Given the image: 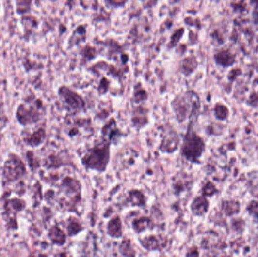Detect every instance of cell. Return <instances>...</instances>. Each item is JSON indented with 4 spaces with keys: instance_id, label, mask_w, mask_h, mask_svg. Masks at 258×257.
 Returning <instances> with one entry per match:
<instances>
[{
    "instance_id": "6da1fadb",
    "label": "cell",
    "mask_w": 258,
    "mask_h": 257,
    "mask_svg": "<svg viewBox=\"0 0 258 257\" xmlns=\"http://www.w3.org/2000/svg\"><path fill=\"white\" fill-rule=\"evenodd\" d=\"M111 143L103 140L102 143L88 149L85 155L81 158V164L86 168L104 172L111 159Z\"/></svg>"
},
{
    "instance_id": "7a4b0ae2",
    "label": "cell",
    "mask_w": 258,
    "mask_h": 257,
    "mask_svg": "<svg viewBox=\"0 0 258 257\" xmlns=\"http://www.w3.org/2000/svg\"><path fill=\"white\" fill-rule=\"evenodd\" d=\"M172 109L179 123L183 122L187 118L195 116L199 109V99L194 93L187 92L183 96H178L172 101Z\"/></svg>"
},
{
    "instance_id": "3957f363",
    "label": "cell",
    "mask_w": 258,
    "mask_h": 257,
    "mask_svg": "<svg viewBox=\"0 0 258 257\" xmlns=\"http://www.w3.org/2000/svg\"><path fill=\"white\" fill-rule=\"evenodd\" d=\"M205 150V143L193 130L192 121H190L187 134L183 138L181 146V154L187 161L197 163Z\"/></svg>"
},
{
    "instance_id": "277c9868",
    "label": "cell",
    "mask_w": 258,
    "mask_h": 257,
    "mask_svg": "<svg viewBox=\"0 0 258 257\" xmlns=\"http://www.w3.org/2000/svg\"><path fill=\"white\" fill-rule=\"evenodd\" d=\"M61 97L64 102L65 106L73 114L81 113L85 110V102L80 96L69 89H61Z\"/></svg>"
},
{
    "instance_id": "5b68a950",
    "label": "cell",
    "mask_w": 258,
    "mask_h": 257,
    "mask_svg": "<svg viewBox=\"0 0 258 257\" xmlns=\"http://www.w3.org/2000/svg\"><path fill=\"white\" fill-rule=\"evenodd\" d=\"M180 139L176 131L172 128L164 130L162 140L160 146V150L163 153H173L178 148Z\"/></svg>"
},
{
    "instance_id": "8992f818",
    "label": "cell",
    "mask_w": 258,
    "mask_h": 257,
    "mask_svg": "<svg viewBox=\"0 0 258 257\" xmlns=\"http://www.w3.org/2000/svg\"><path fill=\"white\" fill-rule=\"evenodd\" d=\"M102 138L105 141L111 143H116L117 140L122 137L123 134L117 128L116 122L113 118L104 125L101 130Z\"/></svg>"
},
{
    "instance_id": "52a82bcc",
    "label": "cell",
    "mask_w": 258,
    "mask_h": 257,
    "mask_svg": "<svg viewBox=\"0 0 258 257\" xmlns=\"http://www.w3.org/2000/svg\"><path fill=\"white\" fill-rule=\"evenodd\" d=\"M140 243L141 246L149 251L153 250H161V249L166 246L167 242L165 238L162 237L156 236V235H149L145 237L144 239H140Z\"/></svg>"
},
{
    "instance_id": "ba28073f",
    "label": "cell",
    "mask_w": 258,
    "mask_h": 257,
    "mask_svg": "<svg viewBox=\"0 0 258 257\" xmlns=\"http://www.w3.org/2000/svg\"><path fill=\"white\" fill-rule=\"evenodd\" d=\"M131 123H132L133 126L138 131L146 126L149 123L147 110L143 107L136 108L133 111L132 116H131Z\"/></svg>"
},
{
    "instance_id": "9c48e42d",
    "label": "cell",
    "mask_w": 258,
    "mask_h": 257,
    "mask_svg": "<svg viewBox=\"0 0 258 257\" xmlns=\"http://www.w3.org/2000/svg\"><path fill=\"white\" fill-rule=\"evenodd\" d=\"M146 198L145 194L138 190V189H132L129 191L126 203L129 206L131 207H144L146 204Z\"/></svg>"
},
{
    "instance_id": "30bf717a",
    "label": "cell",
    "mask_w": 258,
    "mask_h": 257,
    "mask_svg": "<svg viewBox=\"0 0 258 257\" xmlns=\"http://www.w3.org/2000/svg\"><path fill=\"white\" fill-rule=\"evenodd\" d=\"M209 201L205 196L195 197L190 205L193 213L195 216H202L207 212Z\"/></svg>"
},
{
    "instance_id": "8fae6325",
    "label": "cell",
    "mask_w": 258,
    "mask_h": 257,
    "mask_svg": "<svg viewBox=\"0 0 258 257\" xmlns=\"http://www.w3.org/2000/svg\"><path fill=\"white\" fill-rule=\"evenodd\" d=\"M107 232V234L113 239H119L122 236V220L119 218V216H115L109 221Z\"/></svg>"
},
{
    "instance_id": "7c38bea8",
    "label": "cell",
    "mask_w": 258,
    "mask_h": 257,
    "mask_svg": "<svg viewBox=\"0 0 258 257\" xmlns=\"http://www.w3.org/2000/svg\"><path fill=\"white\" fill-rule=\"evenodd\" d=\"M152 226V221L147 216H141L133 221L132 228L136 233L140 234L146 231Z\"/></svg>"
},
{
    "instance_id": "4fadbf2b",
    "label": "cell",
    "mask_w": 258,
    "mask_h": 257,
    "mask_svg": "<svg viewBox=\"0 0 258 257\" xmlns=\"http://www.w3.org/2000/svg\"><path fill=\"white\" fill-rule=\"evenodd\" d=\"M49 237L53 243H57L60 246L64 245L66 242V235L62 230L60 229L57 227H53L50 230Z\"/></svg>"
},
{
    "instance_id": "5bb4252c",
    "label": "cell",
    "mask_w": 258,
    "mask_h": 257,
    "mask_svg": "<svg viewBox=\"0 0 258 257\" xmlns=\"http://www.w3.org/2000/svg\"><path fill=\"white\" fill-rule=\"evenodd\" d=\"M66 229H67L68 235L70 236H74V235H78L80 232H82L85 228L79 220L73 219V220H70L68 223Z\"/></svg>"
},
{
    "instance_id": "9a60e30c",
    "label": "cell",
    "mask_w": 258,
    "mask_h": 257,
    "mask_svg": "<svg viewBox=\"0 0 258 257\" xmlns=\"http://www.w3.org/2000/svg\"><path fill=\"white\" fill-rule=\"evenodd\" d=\"M119 251L122 256L129 257V256L135 255V252L131 244V241L128 239L122 241L119 247Z\"/></svg>"
},
{
    "instance_id": "2e32d148",
    "label": "cell",
    "mask_w": 258,
    "mask_h": 257,
    "mask_svg": "<svg viewBox=\"0 0 258 257\" xmlns=\"http://www.w3.org/2000/svg\"><path fill=\"white\" fill-rule=\"evenodd\" d=\"M215 193V188L213 186V184L209 182L206 184V186L203 188V195L204 196H212Z\"/></svg>"
},
{
    "instance_id": "e0dca14e",
    "label": "cell",
    "mask_w": 258,
    "mask_h": 257,
    "mask_svg": "<svg viewBox=\"0 0 258 257\" xmlns=\"http://www.w3.org/2000/svg\"><path fill=\"white\" fill-rule=\"evenodd\" d=\"M146 94L145 91H139L138 92H136L134 96V102L139 103L141 101H145L146 99Z\"/></svg>"
}]
</instances>
